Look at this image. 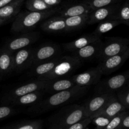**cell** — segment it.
Masks as SVG:
<instances>
[{"instance_id":"836d02e7","label":"cell","mask_w":129,"mask_h":129,"mask_svg":"<svg viewBox=\"0 0 129 129\" xmlns=\"http://www.w3.org/2000/svg\"><path fill=\"white\" fill-rule=\"evenodd\" d=\"M18 112L17 109L10 106H0V121L12 116Z\"/></svg>"},{"instance_id":"1f68e13d","label":"cell","mask_w":129,"mask_h":129,"mask_svg":"<svg viewBox=\"0 0 129 129\" xmlns=\"http://www.w3.org/2000/svg\"><path fill=\"white\" fill-rule=\"evenodd\" d=\"M127 111H124L115 116L111 120L110 122L103 129H118L123 119L128 113Z\"/></svg>"},{"instance_id":"8992f818","label":"cell","mask_w":129,"mask_h":129,"mask_svg":"<svg viewBox=\"0 0 129 129\" xmlns=\"http://www.w3.org/2000/svg\"><path fill=\"white\" fill-rule=\"evenodd\" d=\"M128 81L129 70H128L108 79L100 80L94 89L97 94L115 92L126 86Z\"/></svg>"},{"instance_id":"f546056e","label":"cell","mask_w":129,"mask_h":129,"mask_svg":"<svg viewBox=\"0 0 129 129\" xmlns=\"http://www.w3.org/2000/svg\"><path fill=\"white\" fill-rule=\"evenodd\" d=\"M125 0H83L82 2L87 3L93 11L98 8L117 4Z\"/></svg>"},{"instance_id":"d6986e66","label":"cell","mask_w":129,"mask_h":129,"mask_svg":"<svg viewBox=\"0 0 129 129\" xmlns=\"http://www.w3.org/2000/svg\"><path fill=\"white\" fill-rule=\"evenodd\" d=\"M75 85V84L73 82L71 79L61 78V79L48 80L46 86L44 88L43 91L53 94L71 89Z\"/></svg>"},{"instance_id":"e0dca14e","label":"cell","mask_w":129,"mask_h":129,"mask_svg":"<svg viewBox=\"0 0 129 129\" xmlns=\"http://www.w3.org/2000/svg\"><path fill=\"white\" fill-rule=\"evenodd\" d=\"M124 111H126V108L123 105V104L119 101L115 93L111 98L110 101L106 104V106L99 113L98 115H97L95 116H104L110 118H113L115 116Z\"/></svg>"},{"instance_id":"30bf717a","label":"cell","mask_w":129,"mask_h":129,"mask_svg":"<svg viewBox=\"0 0 129 129\" xmlns=\"http://www.w3.org/2000/svg\"><path fill=\"white\" fill-rule=\"evenodd\" d=\"M115 92L98 94L84 105L85 118L92 119L106 106Z\"/></svg>"},{"instance_id":"9c48e42d","label":"cell","mask_w":129,"mask_h":129,"mask_svg":"<svg viewBox=\"0 0 129 129\" xmlns=\"http://www.w3.org/2000/svg\"><path fill=\"white\" fill-rule=\"evenodd\" d=\"M60 48L56 44H44L34 48L32 67L58 58L60 56Z\"/></svg>"},{"instance_id":"7bdbcfd3","label":"cell","mask_w":129,"mask_h":129,"mask_svg":"<svg viewBox=\"0 0 129 129\" xmlns=\"http://www.w3.org/2000/svg\"><path fill=\"white\" fill-rule=\"evenodd\" d=\"M128 2H129V0H128Z\"/></svg>"},{"instance_id":"83f0119b","label":"cell","mask_w":129,"mask_h":129,"mask_svg":"<svg viewBox=\"0 0 129 129\" xmlns=\"http://www.w3.org/2000/svg\"><path fill=\"white\" fill-rule=\"evenodd\" d=\"M120 25H121V23L119 21L116 20H107L103 21V22L99 23L98 25L97 26L96 28H95V30L93 33L95 35L100 37L101 36L103 35L106 32L111 30L115 27H117Z\"/></svg>"},{"instance_id":"8fae6325","label":"cell","mask_w":129,"mask_h":129,"mask_svg":"<svg viewBox=\"0 0 129 129\" xmlns=\"http://www.w3.org/2000/svg\"><path fill=\"white\" fill-rule=\"evenodd\" d=\"M129 58V48L121 53L112 56L100 61L98 67L103 75H109L118 70Z\"/></svg>"},{"instance_id":"603a6c76","label":"cell","mask_w":129,"mask_h":129,"mask_svg":"<svg viewBox=\"0 0 129 129\" xmlns=\"http://www.w3.org/2000/svg\"><path fill=\"white\" fill-rule=\"evenodd\" d=\"M25 0H17L0 8V19L12 21L20 12Z\"/></svg>"},{"instance_id":"44dd1931","label":"cell","mask_w":129,"mask_h":129,"mask_svg":"<svg viewBox=\"0 0 129 129\" xmlns=\"http://www.w3.org/2000/svg\"><path fill=\"white\" fill-rule=\"evenodd\" d=\"M92 12L90 7L87 3L82 2L78 4H74L72 5L61 9L58 14L62 17H70L74 16L89 15Z\"/></svg>"},{"instance_id":"2e32d148","label":"cell","mask_w":129,"mask_h":129,"mask_svg":"<svg viewBox=\"0 0 129 129\" xmlns=\"http://www.w3.org/2000/svg\"><path fill=\"white\" fill-rule=\"evenodd\" d=\"M44 32L48 33H59L66 32V24L64 17L60 16L49 17L43 21L40 25Z\"/></svg>"},{"instance_id":"f35d334b","label":"cell","mask_w":129,"mask_h":129,"mask_svg":"<svg viewBox=\"0 0 129 129\" xmlns=\"http://www.w3.org/2000/svg\"><path fill=\"white\" fill-rule=\"evenodd\" d=\"M11 22L10 20H5L0 19V27L2 25H3L6 24V23H9V22Z\"/></svg>"},{"instance_id":"3957f363","label":"cell","mask_w":129,"mask_h":129,"mask_svg":"<svg viewBox=\"0 0 129 129\" xmlns=\"http://www.w3.org/2000/svg\"><path fill=\"white\" fill-rule=\"evenodd\" d=\"M85 118L84 105L67 106L49 119V129H64Z\"/></svg>"},{"instance_id":"4316f807","label":"cell","mask_w":129,"mask_h":129,"mask_svg":"<svg viewBox=\"0 0 129 129\" xmlns=\"http://www.w3.org/2000/svg\"><path fill=\"white\" fill-rule=\"evenodd\" d=\"M115 20L119 21L121 24H125L129 26V2L125 0L119 5Z\"/></svg>"},{"instance_id":"6da1fadb","label":"cell","mask_w":129,"mask_h":129,"mask_svg":"<svg viewBox=\"0 0 129 129\" xmlns=\"http://www.w3.org/2000/svg\"><path fill=\"white\" fill-rule=\"evenodd\" d=\"M89 87L75 85L68 90L51 94L46 98L32 105L28 108V111L34 115L48 112L61 105H67L80 98L87 92Z\"/></svg>"},{"instance_id":"ab89813d","label":"cell","mask_w":129,"mask_h":129,"mask_svg":"<svg viewBox=\"0 0 129 129\" xmlns=\"http://www.w3.org/2000/svg\"><path fill=\"white\" fill-rule=\"evenodd\" d=\"M126 87H129V81H128V82L127 83V84H126Z\"/></svg>"},{"instance_id":"52a82bcc","label":"cell","mask_w":129,"mask_h":129,"mask_svg":"<svg viewBox=\"0 0 129 129\" xmlns=\"http://www.w3.org/2000/svg\"><path fill=\"white\" fill-rule=\"evenodd\" d=\"M48 80L37 79L34 81L25 84L19 87L12 89L3 96L2 101L4 103H8L10 101L13 99L25 95L33 92L44 90L48 83Z\"/></svg>"},{"instance_id":"4dcf8cb0","label":"cell","mask_w":129,"mask_h":129,"mask_svg":"<svg viewBox=\"0 0 129 129\" xmlns=\"http://www.w3.org/2000/svg\"><path fill=\"white\" fill-rule=\"evenodd\" d=\"M116 95L126 110H129V87H124L117 90Z\"/></svg>"},{"instance_id":"4fadbf2b","label":"cell","mask_w":129,"mask_h":129,"mask_svg":"<svg viewBox=\"0 0 129 129\" xmlns=\"http://www.w3.org/2000/svg\"><path fill=\"white\" fill-rule=\"evenodd\" d=\"M102 75L101 70L96 67L87 71L74 75L70 79L75 85L90 87L92 85H96L100 81Z\"/></svg>"},{"instance_id":"5bb4252c","label":"cell","mask_w":129,"mask_h":129,"mask_svg":"<svg viewBox=\"0 0 129 129\" xmlns=\"http://www.w3.org/2000/svg\"><path fill=\"white\" fill-rule=\"evenodd\" d=\"M120 3L102 7L93 10L89 15L87 25L96 24L107 20H115V16Z\"/></svg>"},{"instance_id":"7c38bea8","label":"cell","mask_w":129,"mask_h":129,"mask_svg":"<svg viewBox=\"0 0 129 129\" xmlns=\"http://www.w3.org/2000/svg\"><path fill=\"white\" fill-rule=\"evenodd\" d=\"M34 48H25L13 53V72H22L32 67Z\"/></svg>"},{"instance_id":"60d3db41","label":"cell","mask_w":129,"mask_h":129,"mask_svg":"<svg viewBox=\"0 0 129 129\" xmlns=\"http://www.w3.org/2000/svg\"><path fill=\"white\" fill-rule=\"evenodd\" d=\"M1 79H2V75H1V74H0V80H1Z\"/></svg>"},{"instance_id":"ffe728a7","label":"cell","mask_w":129,"mask_h":129,"mask_svg":"<svg viewBox=\"0 0 129 129\" xmlns=\"http://www.w3.org/2000/svg\"><path fill=\"white\" fill-rule=\"evenodd\" d=\"M59 58L60 56L32 67L30 68V70L28 74V76L37 77V79H41L48 75L56 66Z\"/></svg>"},{"instance_id":"ac0fdd59","label":"cell","mask_w":129,"mask_h":129,"mask_svg":"<svg viewBox=\"0 0 129 129\" xmlns=\"http://www.w3.org/2000/svg\"><path fill=\"white\" fill-rule=\"evenodd\" d=\"M102 42V41L100 39L98 41L88 44L79 50L73 53L72 55L76 56L81 61L89 60L97 58V56L101 49Z\"/></svg>"},{"instance_id":"7402d4cb","label":"cell","mask_w":129,"mask_h":129,"mask_svg":"<svg viewBox=\"0 0 129 129\" xmlns=\"http://www.w3.org/2000/svg\"><path fill=\"white\" fill-rule=\"evenodd\" d=\"M44 92H45L43 90H39L28 93L11 100L8 103V104L16 106H32L43 100Z\"/></svg>"},{"instance_id":"9a60e30c","label":"cell","mask_w":129,"mask_h":129,"mask_svg":"<svg viewBox=\"0 0 129 129\" xmlns=\"http://www.w3.org/2000/svg\"><path fill=\"white\" fill-rule=\"evenodd\" d=\"M100 39H101L100 37L95 35L92 32L91 34L82 36L80 38L71 42L64 43L63 44V47L65 51L73 53L85 47V46L94 43L95 41H98Z\"/></svg>"},{"instance_id":"d590c367","label":"cell","mask_w":129,"mask_h":129,"mask_svg":"<svg viewBox=\"0 0 129 129\" xmlns=\"http://www.w3.org/2000/svg\"><path fill=\"white\" fill-rule=\"evenodd\" d=\"M118 129H129V113L123 118Z\"/></svg>"},{"instance_id":"74e56055","label":"cell","mask_w":129,"mask_h":129,"mask_svg":"<svg viewBox=\"0 0 129 129\" xmlns=\"http://www.w3.org/2000/svg\"><path fill=\"white\" fill-rule=\"evenodd\" d=\"M17 0H0V8L13 3Z\"/></svg>"},{"instance_id":"ba28073f","label":"cell","mask_w":129,"mask_h":129,"mask_svg":"<svg viewBox=\"0 0 129 129\" xmlns=\"http://www.w3.org/2000/svg\"><path fill=\"white\" fill-rule=\"evenodd\" d=\"M39 37L40 34L39 32L32 31L27 33H22L7 41L3 48L14 53L17 51L27 48L30 44L36 43L39 39Z\"/></svg>"},{"instance_id":"d4e9b609","label":"cell","mask_w":129,"mask_h":129,"mask_svg":"<svg viewBox=\"0 0 129 129\" xmlns=\"http://www.w3.org/2000/svg\"><path fill=\"white\" fill-rule=\"evenodd\" d=\"M64 20L66 24V32L75 31L87 25L89 15L66 17L64 18Z\"/></svg>"},{"instance_id":"5b68a950","label":"cell","mask_w":129,"mask_h":129,"mask_svg":"<svg viewBox=\"0 0 129 129\" xmlns=\"http://www.w3.org/2000/svg\"><path fill=\"white\" fill-rule=\"evenodd\" d=\"M128 48V39L117 37L107 38L105 41L102 42L101 49L96 58L102 61L109 57L121 53Z\"/></svg>"},{"instance_id":"cb8c5ba5","label":"cell","mask_w":129,"mask_h":129,"mask_svg":"<svg viewBox=\"0 0 129 129\" xmlns=\"http://www.w3.org/2000/svg\"><path fill=\"white\" fill-rule=\"evenodd\" d=\"M13 53L2 48L0 49V74L13 72Z\"/></svg>"},{"instance_id":"f1b7e54d","label":"cell","mask_w":129,"mask_h":129,"mask_svg":"<svg viewBox=\"0 0 129 129\" xmlns=\"http://www.w3.org/2000/svg\"><path fill=\"white\" fill-rule=\"evenodd\" d=\"M25 7L28 11L32 12H43L54 8L47 5L43 0H27Z\"/></svg>"},{"instance_id":"b9f144b4","label":"cell","mask_w":129,"mask_h":129,"mask_svg":"<svg viewBox=\"0 0 129 129\" xmlns=\"http://www.w3.org/2000/svg\"><path fill=\"white\" fill-rule=\"evenodd\" d=\"M85 129H89V128H87H87H85Z\"/></svg>"},{"instance_id":"484cf974","label":"cell","mask_w":129,"mask_h":129,"mask_svg":"<svg viewBox=\"0 0 129 129\" xmlns=\"http://www.w3.org/2000/svg\"><path fill=\"white\" fill-rule=\"evenodd\" d=\"M43 121L41 120L24 121L7 125L1 129H42Z\"/></svg>"},{"instance_id":"7a4b0ae2","label":"cell","mask_w":129,"mask_h":129,"mask_svg":"<svg viewBox=\"0 0 129 129\" xmlns=\"http://www.w3.org/2000/svg\"><path fill=\"white\" fill-rule=\"evenodd\" d=\"M61 8L54 7L53 9L43 12H21L14 18L11 27L13 33H27L32 32L38 24L48 19L56 13H59Z\"/></svg>"},{"instance_id":"8d00e7d4","label":"cell","mask_w":129,"mask_h":129,"mask_svg":"<svg viewBox=\"0 0 129 129\" xmlns=\"http://www.w3.org/2000/svg\"><path fill=\"white\" fill-rule=\"evenodd\" d=\"M43 1L47 5L53 7H55L61 2V0H43Z\"/></svg>"},{"instance_id":"277c9868","label":"cell","mask_w":129,"mask_h":129,"mask_svg":"<svg viewBox=\"0 0 129 129\" xmlns=\"http://www.w3.org/2000/svg\"><path fill=\"white\" fill-rule=\"evenodd\" d=\"M82 61L74 55L60 56L53 70L48 75L39 79L53 80L70 75L81 65Z\"/></svg>"},{"instance_id":"e575fe53","label":"cell","mask_w":129,"mask_h":129,"mask_svg":"<svg viewBox=\"0 0 129 129\" xmlns=\"http://www.w3.org/2000/svg\"><path fill=\"white\" fill-rule=\"evenodd\" d=\"M92 123V119L86 118L70 126H68L64 129H85L88 126L89 124Z\"/></svg>"},{"instance_id":"d6a6232c","label":"cell","mask_w":129,"mask_h":129,"mask_svg":"<svg viewBox=\"0 0 129 129\" xmlns=\"http://www.w3.org/2000/svg\"><path fill=\"white\" fill-rule=\"evenodd\" d=\"M112 118L104 116H97L92 119V122L95 125V129H103Z\"/></svg>"}]
</instances>
